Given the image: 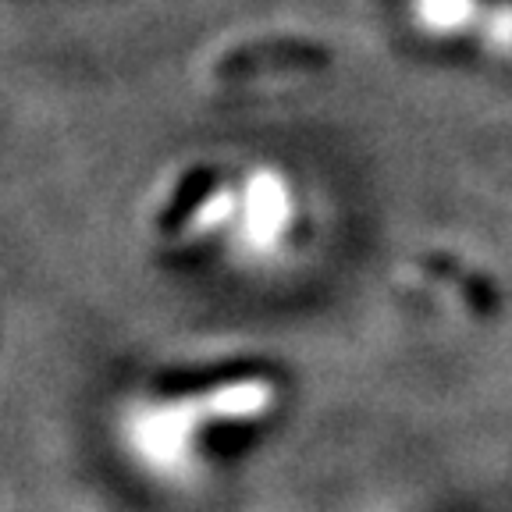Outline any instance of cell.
Segmentation results:
<instances>
[{
    "instance_id": "6da1fadb",
    "label": "cell",
    "mask_w": 512,
    "mask_h": 512,
    "mask_svg": "<svg viewBox=\"0 0 512 512\" xmlns=\"http://www.w3.org/2000/svg\"><path fill=\"white\" fill-rule=\"evenodd\" d=\"M292 232V192L271 171H260L246 185L242 207V246L246 253H267Z\"/></svg>"
},
{
    "instance_id": "7a4b0ae2",
    "label": "cell",
    "mask_w": 512,
    "mask_h": 512,
    "mask_svg": "<svg viewBox=\"0 0 512 512\" xmlns=\"http://www.w3.org/2000/svg\"><path fill=\"white\" fill-rule=\"evenodd\" d=\"M420 8V22L427 25V32H463L459 25H466L473 11V0H416Z\"/></svg>"
}]
</instances>
